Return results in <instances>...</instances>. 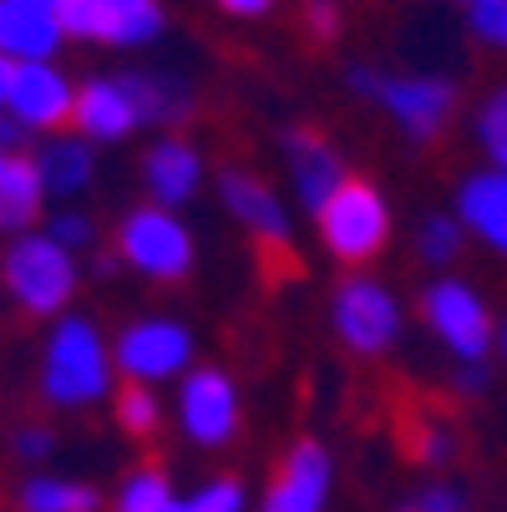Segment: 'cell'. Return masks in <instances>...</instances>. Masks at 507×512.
Segmentation results:
<instances>
[{"instance_id": "cell-4", "label": "cell", "mask_w": 507, "mask_h": 512, "mask_svg": "<svg viewBox=\"0 0 507 512\" xmlns=\"http://www.w3.org/2000/svg\"><path fill=\"white\" fill-rule=\"evenodd\" d=\"M416 315L431 330L452 360H492L497 350V310L482 289L462 274H437L426 279V289L416 295Z\"/></svg>"}, {"instance_id": "cell-28", "label": "cell", "mask_w": 507, "mask_h": 512, "mask_svg": "<svg viewBox=\"0 0 507 512\" xmlns=\"http://www.w3.org/2000/svg\"><path fill=\"white\" fill-rule=\"evenodd\" d=\"M41 234L56 239L66 254H92L97 249V218L82 213L77 203H56V213L41 218Z\"/></svg>"}, {"instance_id": "cell-1", "label": "cell", "mask_w": 507, "mask_h": 512, "mask_svg": "<svg viewBox=\"0 0 507 512\" xmlns=\"http://www.w3.org/2000/svg\"><path fill=\"white\" fill-rule=\"evenodd\" d=\"M345 92L381 107V117L416 148H431L462 107V87L442 77V71H386L376 61H350Z\"/></svg>"}, {"instance_id": "cell-11", "label": "cell", "mask_w": 507, "mask_h": 512, "mask_svg": "<svg viewBox=\"0 0 507 512\" xmlns=\"http://www.w3.org/2000/svg\"><path fill=\"white\" fill-rule=\"evenodd\" d=\"M219 203H224V213L234 218V224H239L259 249L284 254L289 244H295V213H289V203L279 198V188H274L264 173L229 163V168L219 173Z\"/></svg>"}, {"instance_id": "cell-22", "label": "cell", "mask_w": 507, "mask_h": 512, "mask_svg": "<svg viewBox=\"0 0 507 512\" xmlns=\"http://www.w3.org/2000/svg\"><path fill=\"white\" fill-rule=\"evenodd\" d=\"M16 512H102V492L77 477L31 472L16 487Z\"/></svg>"}, {"instance_id": "cell-35", "label": "cell", "mask_w": 507, "mask_h": 512, "mask_svg": "<svg viewBox=\"0 0 507 512\" xmlns=\"http://www.w3.org/2000/svg\"><path fill=\"white\" fill-rule=\"evenodd\" d=\"M213 6H219L229 21H269L274 11H279V0H213Z\"/></svg>"}, {"instance_id": "cell-20", "label": "cell", "mask_w": 507, "mask_h": 512, "mask_svg": "<svg viewBox=\"0 0 507 512\" xmlns=\"http://www.w3.org/2000/svg\"><path fill=\"white\" fill-rule=\"evenodd\" d=\"M41 208H46V188L31 153H6L0 158V234L6 239L31 234L41 224Z\"/></svg>"}, {"instance_id": "cell-6", "label": "cell", "mask_w": 507, "mask_h": 512, "mask_svg": "<svg viewBox=\"0 0 507 512\" xmlns=\"http://www.w3.org/2000/svg\"><path fill=\"white\" fill-rule=\"evenodd\" d=\"M330 330L355 360H381L406 335V305L376 274H345L330 295Z\"/></svg>"}, {"instance_id": "cell-7", "label": "cell", "mask_w": 507, "mask_h": 512, "mask_svg": "<svg viewBox=\"0 0 507 512\" xmlns=\"http://www.w3.org/2000/svg\"><path fill=\"white\" fill-rule=\"evenodd\" d=\"M315 224H320V244L330 259L360 269V264H371L386 254L391 234H396V218H391V203L386 193L371 183V178H345L330 203L315 213Z\"/></svg>"}, {"instance_id": "cell-40", "label": "cell", "mask_w": 507, "mask_h": 512, "mask_svg": "<svg viewBox=\"0 0 507 512\" xmlns=\"http://www.w3.org/2000/svg\"><path fill=\"white\" fill-rule=\"evenodd\" d=\"M447 6H462V11H467V6H472V0H447Z\"/></svg>"}, {"instance_id": "cell-16", "label": "cell", "mask_w": 507, "mask_h": 512, "mask_svg": "<svg viewBox=\"0 0 507 512\" xmlns=\"http://www.w3.org/2000/svg\"><path fill=\"white\" fill-rule=\"evenodd\" d=\"M71 132H82L92 148L107 142H127L132 132H142V112L137 97L127 87V77H92L77 87V107H71Z\"/></svg>"}, {"instance_id": "cell-5", "label": "cell", "mask_w": 507, "mask_h": 512, "mask_svg": "<svg viewBox=\"0 0 507 512\" xmlns=\"http://www.w3.org/2000/svg\"><path fill=\"white\" fill-rule=\"evenodd\" d=\"M112 249L117 259L153 279V284H178L193 274L198 264V244H193V229L183 224L178 208H163V203H137L117 218V234H112Z\"/></svg>"}, {"instance_id": "cell-33", "label": "cell", "mask_w": 507, "mask_h": 512, "mask_svg": "<svg viewBox=\"0 0 507 512\" xmlns=\"http://www.w3.org/2000/svg\"><path fill=\"white\" fill-rule=\"evenodd\" d=\"M300 26H305V36H310V41L330 46V41L345 31V11H340V0H305V6H300Z\"/></svg>"}, {"instance_id": "cell-31", "label": "cell", "mask_w": 507, "mask_h": 512, "mask_svg": "<svg viewBox=\"0 0 507 512\" xmlns=\"http://www.w3.org/2000/svg\"><path fill=\"white\" fill-rule=\"evenodd\" d=\"M467 507H472V502H467V487L452 482V477L426 482V487H416V492L401 502V512H467Z\"/></svg>"}, {"instance_id": "cell-2", "label": "cell", "mask_w": 507, "mask_h": 512, "mask_svg": "<svg viewBox=\"0 0 507 512\" xmlns=\"http://www.w3.org/2000/svg\"><path fill=\"white\" fill-rule=\"evenodd\" d=\"M36 391L51 411H87L117 391L112 340L102 335V325L92 315H56L51 320V335L41 345Z\"/></svg>"}, {"instance_id": "cell-8", "label": "cell", "mask_w": 507, "mask_h": 512, "mask_svg": "<svg viewBox=\"0 0 507 512\" xmlns=\"http://www.w3.org/2000/svg\"><path fill=\"white\" fill-rule=\"evenodd\" d=\"M193 330L173 315H142L117 330L112 365L127 386H168L193 371Z\"/></svg>"}, {"instance_id": "cell-9", "label": "cell", "mask_w": 507, "mask_h": 512, "mask_svg": "<svg viewBox=\"0 0 507 512\" xmlns=\"http://www.w3.org/2000/svg\"><path fill=\"white\" fill-rule=\"evenodd\" d=\"M56 11L66 41H92L112 51H142L168 31L163 0H56Z\"/></svg>"}, {"instance_id": "cell-15", "label": "cell", "mask_w": 507, "mask_h": 512, "mask_svg": "<svg viewBox=\"0 0 507 512\" xmlns=\"http://www.w3.org/2000/svg\"><path fill=\"white\" fill-rule=\"evenodd\" d=\"M203 153L183 132H158L142 153V188H148V203H163V208H188L198 193H203Z\"/></svg>"}, {"instance_id": "cell-12", "label": "cell", "mask_w": 507, "mask_h": 512, "mask_svg": "<svg viewBox=\"0 0 507 512\" xmlns=\"http://www.w3.org/2000/svg\"><path fill=\"white\" fill-rule=\"evenodd\" d=\"M71 107H77V82L66 77L56 61H16L11 71V97L6 117L26 137H51L71 127Z\"/></svg>"}, {"instance_id": "cell-23", "label": "cell", "mask_w": 507, "mask_h": 512, "mask_svg": "<svg viewBox=\"0 0 507 512\" xmlns=\"http://www.w3.org/2000/svg\"><path fill=\"white\" fill-rule=\"evenodd\" d=\"M467 249V229H462V218L437 208V213H426L421 224H416V259L426 269H437V274H452L457 259Z\"/></svg>"}, {"instance_id": "cell-24", "label": "cell", "mask_w": 507, "mask_h": 512, "mask_svg": "<svg viewBox=\"0 0 507 512\" xmlns=\"http://www.w3.org/2000/svg\"><path fill=\"white\" fill-rule=\"evenodd\" d=\"M472 142H477V153H482V168L507 173V82H497L472 107Z\"/></svg>"}, {"instance_id": "cell-17", "label": "cell", "mask_w": 507, "mask_h": 512, "mask_svg": "<svg viewBox=\"0 0 507 512\" xmlns=\"http://www.w3.org/2000/svg\"><path fill=\"white\" fill-rule=\"evenodd\" d=\"M452 213L462 218L467 239L507 259V173H492V168L462 173L452 193Z\"/></svg>"}, {"instance_id": "cell-29", "label": "cell", "mask_w": 507, "mask_h": 512, "mask_svg": "<svg viewBox=\"0 0 507 512\" xmlns=\"http://www.w3.org/2000/svg\"><path fill=\"white\" fill-rule=\"evenodd\" d=\"M168 492H173V482H168V472H163V467H137V472L117 487L112 512H153Z\"/></svg>"}, {"instance_id": "cell-38", "label": "cell", "mask_w": 507, "mask_h": 512, "mask_svg": "<svg viewBox=\"0 0 507 512\" xmlns=\"http://www.w3.org/2000/svg\"><path fill=\"white\" fill-rule=\"evenodd\" d=\"M11 71H16V61L0 56V112H6V97H11Z\"/></svg>"}, {"instance_id": "cell-3", "label": "cell", "mask_w": 507, "mask_h": 512, "mask_svg": "<svg viewBox=\"0 0 507 512\" xmlns=\"http://www.w3.org/2000/svg\"><path fill=\"white\" fill-rule=\"evenodd\" d=\"M0 284L31 320H56L77 300L82 264L46 234H16L0 254Z\"/></svg>"}, {"instance_id": "cell-36", "label": "cell", "mask_w": 507, "mask_h": 512, "mask_svg": "<svg viewBox=\"0 0 507 512\" xmlns=\"http://www.w3.org/2000/svg\"><path fill=\"white\" fill-rule=\"evenodd\" d=\"M26 148V132L6 117V112H0V158H6V153H21Z\"/></svg>"}, {"instance_id": "cell-30", "label": "cell", "mask_w": 507, "mask_h": 512, "mask_svg": "<svg viewBox=\"0 0 507 512\" xmlns=\"http://www.w3.org/2000/svg\"><path fill=\"white\" fill-rule=\"evenodd\" d=\"M462 26L477 46L507 56V0H472V6L462 11Z\"/></svg>"}, {"instance_id": "cell-27", "label": "cell", "mask_w": 507, "mask_h": 512, "mask_svg": "<svg viewBox=\"0 0 507 512\" xmlns=\"http://www.w3.org/2000/svg\"><path fill=\"white\" fill-rule=\"evenodd\" d=\"M112 416L127 436H137V442H148V436L163 426V401L153 386H122L117 401H112Z\"/></svg>"}, {"instance_id": "cell-34", "label": "cell", "mask_w": 507, "mask_h": 512, "mask_svg": "<svg viewBox=\"0 0 507 512\" xmlns=\"http://www.w3.org/2000/svg\"><path fill=\"white\" fill-rule=\"evenodd\" d=\"M447 391L462 396V401H482L492 391V360H452Z\"/></svg>"}, {"instance_id": "cell-37", "label": "cell", "mask_w": 507, "mask_h": 512, "mask_svg": "<svg viewBox=\"0 0 507 512\" xmlns=\"http://www.w3.org/2000/svg\"><path fill=\"white\" fill-rule=\"evenodd\" d=\"M117 269H122L117 249H92V274H97V279H112Z\"/></svg>"}, {"instance_id": "cell-21", "label": "cell", "mask_w": 507, "mask_h": 512, "mask_svg": "<svg viewBox=\"0 0 507 512\" xmlns=\"http://www.w3.org/2000/svg\"><path fill=\"white\" fill-rule=\"evenodd\" d=\"M122 77H127V87L137 97L142 127L178 132L193 117V87L178 77V71H122Z\"/></svg>"}, {"instance_id": "cell-26", "label": "cell", "mask_w": 507, "mask_h": 512, "mask_svg": "<svg viewBox=\"0 0 507 512\" xmlns=\"http://www.w3.org/2000/svg\"><path fill=\"white\" fill-rule=\"evenodd\" d=\"M462 452V436L447 416H421L416 431H411V457L426 467V472H447Z\"/></svg>"}, {"instance_id": "cell-14", "label": "cell", "mask_w": 507, "mask_h": 512, "mask_svg": "<svg viewBox=\"0 0 507 512\" xmlns=\"http://www.w3.org/2000/svg\"><path fill=\"white\" fill-rule=\"evenodd\" d=\"M335 497V457L325 442H295L284 452L259 512H325Z\"/></svg>"}, {"instance_id": "cell-32", "label": "cell", "mask_w": 507, "mask_h": 512, "mask_svg": "<svg viewBox=\"0 0 507 512\" xmlns=\"http://www.w3.org/2000/svg\"><path fill=\"white\" fill-rule=\"evenodd\" d=\"M11 452H16V462L41 467V462H51V457H56V431H51L46 421H26V426H16V431H11Z\"/></svg>"}, {"instance_id": "cell-25", "label": "cell", "mask_w": 507, "mask_h": 512, "mask_svg": "<svg viewBox=\"0 0 507 512\" xmlns=\"http://www.w3.org/2000/svg\"><path fill=\"white\" fill-rule=\"evenodd\" d=\"M153 512H249V492L239 477H213L193 492H168Z\"/></svg>"}, {"instance_id": "cell-13", "label": "cell", "mask_w": 507, "mask_h": 512, "mask_svg": "<svg viewBox=\"0 0 507 512\" xmlns=\"http://www.w3.org/2000/svg\"><path fill=\"white\" fill-rule=\"evenodd\" d=\"M279 158H284L289 193L300 198L305 213H320L330 203V193L350 178L345 158L335 153V142L325 132H315V127H284L279 132Z\"/></svg>"}, {"instance_id": "cell-19", "label": "cell", "mask_w": 507, "mask_h": 512, "mask_svg": "<svg viewBox=\"0 0 507 512\" xmlns=\"http://www.w3.org/2000/svg\"><path fill=\"white\" fill-rule=\"evenodd\" d=\"M31 163L41 173L46 203H77L97 183V148L82 132H51V137H41Z\"/></svg>"}, {"instance_id": "cell-18", "label": "cell", "mask_w": 507, "mask_h": 512, "mask_svg": "<svg viewBox=\"0 0 507 512\" xmlns=\"http://www.w3.org/2000/svg\"><path fill=\"white\" fill-rule=\"evenodd\" d=\"M66 26L56 0H0V56L11 61H56Z\"/></svg>"}, {"instance_id": "cell-39", "label": "cell", "mask_w": 507, "mask_h": 512, "mask_svg": "<svg viewBox=\"0 0 507 512\" xmlns=\"http://www.w3.org/2000/svg\"><path fill=\"white\" fill-rule=\"evenodd\" d=\"M492 355H497V360L507 365V315L497 320V350H492Z\"/></svg>"}, {"instance_id": "cell-10", "label": "cell", "mask_w": 507, "mask_h": 512, "mask_svg": "<svg viewBox=\"0 0 507 512\" xmlns=\"http://www.w3.org/2000/svg\"><path fill=\"white\" fill-rule=\"evenodd\" d=\"M244 421V401L229 371L219 365H193V371L178 381V431L188 436L193 447L219 452L239 436Z\"/></svg>"}]
</instances>
